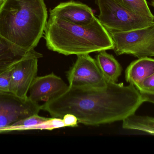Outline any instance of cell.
<instances>
[{
  "label": "cell",
  "mask_w": 154,
  "mask_h": 154,
  "mask_svg": "<svg viewBox=\"0 0 154 154\" xmlns=\"http://www.w3.org/2000/svg\"><path fill=\"white\" fill-rule=\"evenodd\" d=\"M41 105L29 98L22 99L10 92L0 91V130L11 127L19 120L38 115Z\"/></svg>",
  "instance_id": "6"
},
{
  "label": "cell",
  "mask_w": 154,
  "mask_h": 154,
  "mask_svg": "<svg viewBox=\"0 0 154 154\" xmlns=\"http://www.w3.org/2000/svg\"><path fill=\"white\" fill-rule=\"evenodd\" d=\"M127 9L143 16L154 19L146 0H115Z\"/></svg>",
  "instance_id": "15"
},
{
  "label": "cell",
  "mask_w": 154,
  "mask_h": 154,
  "mask_svg": "<svg viewBox=\"0 0 154 154\" xmlns=\"http://www.w3.org/2000/svg\"><path fill=\"white\" fill-rule=\"evenodd\" d=\"M144 102H149L154 104V95L141 94Z\"/></svg>",
  "instance_id": "21"
},
{
  "label": "cell",
  "mask_w": 154,
  "mask_h": 154,
  "mask_svg": "<svg viewBox=\"0 0 154 154\" xmlns=\"http://www.w3.org/2000/svg\"><path fill=\"white\" fill-rule=\"evenodd\" d=\"M136 88L141 94L154 95V73L146 78Z\"/></svg>",
  "instance_id": "18"
},
{
  "label": "cell",
  "mask_w": 154,
  "mask_h": 154,
  "mask_svg": "<svg viewBox=\"0 0 154 154\" xmlns=\"http://www.w3.org/2000/svg\"><path fill=\"white\" fill-rule=\"evenodd\" d=\"M50 15L78 24H88L96 17L90 7L74 1L61 3L50 10Z\"/></svg>",
  "instance_id": "10"
},
{
  "label": "cell",
  "mask_w": 154,
  "mask_h": 154,
  "mask_svg": "<svg viewBox=\"0 0 154 154\" xmlns=\"http://www.w3.org/2000/svg\"><path fill=\"white\" fill-rule=\"evenodd\" d=\"M122 127L127 130H135L154 135V118L147 116H129L123 121Z\"/></svg>",
  "instance_id": "14"
},
{
  "label": "cell",
  "mask_w": 154,
  "mask_h": 154,
  "mask_svg": "<svg viewBox=\"0 0 154 154\" xmlns=\"http://www.w3.org/2000/svg\"><path fill=\"white\" fill-rule=\"evenodd\" d=\"M109 33L117 55L128 54L138 58L154 57V23L128 31Z\"/></svg>",
  "instance_id": "5"
},
{
  "label": "cell",
  "mask_w": 154,
  "mask_h": 154,
  "mask_svg": "<svg viewBox=\"0 0 154 154\" xmlns=\"http://www.w3.org/2000/svg\"><path fill=\"white\" fill-rule=\"evenodd\" d=\"M5 1V0H0V6Z\"/></svg>",
  "instance_id": "22"
},
{
  "label": "cell",
  "mask_w": 154,
  "mask_h": 154,
  "mask_svg": "<svg viewBox=\"0 0 154 154\" xmlns=\"http://www.w3.org/2000/svg\"><path fill=\"white\" fill-rule=\"evenodd\" d=\"M14 66V65L5 72L0 74V91L10 92L9 86Z\"/></svg>",
  "instance_id": "19"
},
{
  "label": "cell",
  "mask_w": 154,
  "mask_h": 154,
  "mask_svg": "<svg viewBox=\"0 0 154 154\" xmlns=\"http://www.w3.org/2000/svg\"><path fill=\"white\" fill-rule=\"evenodd\" d=\"M69 86L105 87L108 81L99 68L96 60L89 54L77 55L75 62L66 74Z\"/></svg>",
  "instance_id": "7"
},
{
  "label": "cell",
  "mask_w": 154,
  "mask_h": 154,
  "mask_svg": "<svg viewBox=\"0 0 154 154\" xmlns=\"http://www.w3.org/2000/svg\"><path fill=\"white\" fill-rule=\"evenodd\" d=\"M49 118L41 117L38 115H33L24 119L17 121L11 127L6 130H15V129H32V127L38 125L45 121L48 120Z\"/></svg>",
  "instance_id": "16"
},
{
  "label": "cell",
  "mask_w": 154,
  "mask_h": 154,
  "mask_svg": "<svg viewBox=\"0 0 154 154\" xmlns=\"http://www.w3.org/2000/svg\"><path fill=\"white\" fill-rule=\"evenodd\" d=\"M42 55L35 51L14 65L9 91L22 99L28 98V93L38 70V59Z\"/></svg>",
  "instance_id": "8"
},
{
  "label": "cell",
  "mask_w": 154,
  "mask_h": 154,
  "mask_svg": "<svg viewBox=\"0 0 154 154\" xmlns=\"http://www.w3.org/2000/svg\"><path fill=\"white\" fill-rule=\"evenodd\" d=\"M151 5L154 8V0H152L151 2Z\"/></svg>",
  "instance_id": "23"
},
{
  "label": "cell",
  "mask_w": 154,
  "mask_h": 154,
  "mask_svg": "<svg viewBox=\"0 0 154 154\" xmlns=\"http://www.w3.org/2000/svg\"><path fill=\"white\" fill-rule=\"evenodd\" d=\"M64 124L66 127H75L78 126V119L74 115L71 114H67L65 115L62 118Z\"/></svg>",
  "instance_id": "20"
},
{
  "label": "cell",
  "mask_w": 154,
  "mask_h": 154,
  "mask_svg": "<svg viewBox=\"0 0 154 154\" xmlns=\"http://www.w3.org/2000/svg\"><path fill=\"white\" fill-rule=\"evenodd\" d=\"M68 87L61 78L53 73L36 77L30 88L28 97L37 103L47 102L60 96Z\"/></svg>",
  "instance_id": "9"
},
{
  "label": "cell",
  "mask_w": 154,
  "mask_h": 154,
  "mask_svg": "<svg viewBox=\"0 0 154 154\" xmlns=\"http://www.w3.org/2000/svg\"><path fill=\"white\" fill-rule=\"evenodd\" d=\"M48 18L44 0H5L0 6V35L33 50L43 36Z\"/></svg>",
  "instance_id": "3"
},
{
  "label": "cell",
  "mask_w": 154,
  "mask_h": 154,
  "mask_svg": "<svg viewBox=\"0 0 154 154\" xmlns=\"http://www.w3.org/2000/svg\"><path fill=\"white\" fill-rule=\"evenodd\" d=\"M98 20L108 32H124L149 26L154 19L127 9L115 0H97Z\"/></svg>",
  "instance_id": "4"
},
{
  "label": "cell",
  "mask_w": 154,
  "mask_h": 154,
  "mask_svg": "<svg viewBox=\"0 0 154 154\" xmlns=\"http://www.w3.org/2000/svg\"><path fill=\"white\" fill-rule=\"evenodd\" d=\"M44 33L48 49L66 56L114 49L110 34L96 17L88 24H78L50 15Z\"/></svg>",
  "instance_id": "2"
},
{
  "label": "cell",
  "mask_w": 154,
  "mask_h": 154,
  "mask_svg": "<svg viewBox=\"0 0 154 154\" xmlns=\"http://www.w3.org/2000/svg\"><path fill=\"white\" fill-rule=\"evenodd\" d=\"M154 73V59L149 57L140 58L133 61L125 72V80L136 88L146 78Z\"/></svg>",
  "instance_id": "12"
},
{
  "label": "cell",
  "mask_w": 154,
  "mask_h": 154,
  "mask_svg": "<svg viewBox=\"0 0 154 154\" xmlns=\"http://www.w3.org/2000/svg\"><path fill=\"white\" fill-rule=\"evenodd\" d=\"M102 50L96 57V61L100 71L107 81L117 83L122 73V68L115 57Z\"/></svg>",
  "instance_id": "13"
},
{
  "label": "cell",
  "mask_w": 154,
  "mask_h": 154,
  "mask_svg": "<svg viewBox=\"0 0 154 154\" xmlns=\"http://www.w3.org/2000/svg\"><path fill=\"white\" fill-rule=\"evenodd\" d=\"M143 103L142 94L134 86L108 81L103 88L69 86L60 96L45 102L41 110L52 118H62L71 114L79 123L98 126L123 121L135 114Z\"/></svg>",
  "instance_id": "1"
},
{
  "label": "cell",
  "mask_w": 154,
  "mask_h": 154,
  "mask_svg": "<svg viewBox=\"0 0 154 154\" xmlns=\"http://www.w3.org/2000/svg\"><path fill=\"white\" fill-rule=\"evenodd\" d=\"M36 51H28L7 40L0 35V74L13 67Z\"/></svg>",
  "instance_id": "11"
},
{
  "label": "cell",
  "mask_w": 154,
  "mask_h": 154,
  "mask_svg": "<svg viewBox=\"0 0 154 154\" xmlns=\"http://www.w3.org/2000/svg\"><path fill=\"white\" fill-rule=\"evenodd\" d=\"M66 127L62 118H52L44 123L36 126L32 129H40V130H52Z\"/></svg>",
  "instance_id": "17"
}]
</instances>
